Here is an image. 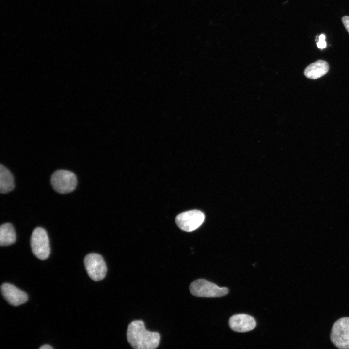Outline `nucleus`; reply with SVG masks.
<instances>
[{
    "mask_svg": "<svg viewBox=\"0 0 349 349\" xmlns=\"http://www.w3.org/2000/svg\"><path fill=\"white\" fill-rule=\"evenodd\" d=\"M328 63L322 60H318L305 69V76L310 79H316L326 74L329 71Z\"/></svg>",
    "mask_w": 349,
    "mask_h": 349,
    "instance_id": "9d476101",
    "label": "nucleus"
},
{
    "mask_svg": "<svg viewBox=\"0 0 349 349\" xmlns=\"http://www.w3.org/2000/svg\"><path fill=\"white\" fill-rule=\"evenodd\" d=\"M38 349H53L52 347L48 345H44L41 346Z\"/></svg>",
    "mask_w": 349,
    "mask_h": 349,
    "instance_id": "2eb2a0df",
    "label": "nucleus"
},
{
    "mask_svg": "<svg viewBox=\"0 0 349 349\" xmlns=\"http://www.w3.org/2000/svg\"><path fill=\"white\" fill-rule=\"evenodd\" d=\"M84 263L90 278L98 281L104 279L107 273V266L102 256L96 253H90L85 257Z\"/></svg>",
    "mask_w": 349,
    "mask_h": 349,
    "instance_id": "423d86ee",
    "label": "nucleus"
},
{
    "mask_svg": "<svg viewBox=\"0 0 349 349\" xmlns=\"http://www.w3.org/2000/svg\"><path fill=\"white\" fill-rule=\"evenodd\" d=\"M256 321L251 316L245 314L233 315L229 320L230 328L237 332H246L254 329L256 326Z\"/></svg>",
    "mask_w": 349,
    "mask_h": 349,
    "instance_id": "1a4fd4ad",
    "label": "nucleus"
},
{
    "mask_svg": "<svg viewBox=\"0 0 349 349\" xmlns=\"http://www.w3.org/2000/svg\"><path fill=\"white\" fill-rule=\"evenodd\" d=\"M16 235L14 227L10 223H6L0 227V245L6 246L14 243Z\"/></svg>",
    "mask_w": 349,
    "mask_h": 349,
    "instance_id": "f8f14e48",
    "label": "nucleus"
},
{
    "mask_svg": "<svg viewBox=\"0 0 349 349\" xmlns=\"http://www.w3.org/2000/svg\"><path fill=\"white\" fill-rule=\"evenodd\" d=\"M1 291L5 300L15 306L21 305L28 300V295L25 292L8 283L1 285Z\"/></svg>",
    "mask_w": 349,
    "mask_h": 349,
    "instance_id": "6e6552de",
    "label": "nucleus"
},
{
    "mask_svg": "<svg viewBox=\"0 0 349 349\" xmlns=\"http://www.w3.org/2000/svg\"><path fill=\"white\" fill-rule=\"evenodd\" d=\"M31 247L35 256L40 260L47 259L50 254L48 236L43 228L36 227L31 237Z\"/></svg>",
    "mask_w": 349,
    "mask_h": 349,
    "instance_id": "20e7f679",
    "label": "nucleus"
},
{
    "mask_svg": "<svg viewBox=\"0 0 349 349\" xmlns=\"http://www.w3.org/2000/svg\"><path fill=\"white\" fill-rule=\"evenodd\" d=\"M330 339L339 349H349V317L341 318L334 322Z\"/></svg>",
    "mask_w": 349,
    "mask_h": 349,
    "instance_id": "39448f33",
    "label": "nucleus"
},
{
    "mask_svg": "<svg viewBox=\"0 0 349 349\" xmlns=\"http://www.w3.org/2000/svg\"><path fill=\"white\" fill-rule=\"evenodd\" d=\"M342 21L346 29L349 33V16H344L342 18Z\"/></svg>",
    "mask_w": 349,
    "mask_h": 349,
    "instance_id": "4468645a",
    "label": "nucleus"
},
{
    "mask_svg": "<svg viewBox=\"0 0 349 349\" xmlns=\"http://www.w3.org/2000/svg\"><path fill=\"white\" fill-rule=\"evenodd\" d=\"M77 183L75 174L68 170H57L51 176V183L53 189L61 194H66L73 191L76 187Z\"/></svg>",
    "mask_w": 349,
    "mask_h": 349,
    "instance_id": "7ed1b4c3",
    "label": "nucleus"
},
{
    "mask_svg": "<svg viewBox=\"0 0 349 349\" xmlns=\"http://www.w3.org/2000/svg\"><path fill=\"white\" fill-rule=\"evenodd\" d=\"M318 41L317 42V44L318 48L320 49H324L326 47V42L325 41V36L324 34H321L318 39Z\"/></svg>",
    "mask_w": 349,
    "mask_h": 349,
    "instance_id": "ddd939ff",
    "label": "nucleus"
},
{
    "mask_svg": "<svg viewBox=\"0 0 349 349\" xmlns=\"http://www.w3.org/2000/svg\"><path fill=\"white\" fill-rule=\"evenodd\" d=\"M189 288L193 296L200 297H219L228 293L227 288L220 287L214 283L201 279L192 282Z\"/></svg>",
    "mask_w": 349,
    "mask_h": 349,
    "instance_id": "f03ea898",
    "label": "nucleus"
},
{
    "mask_svg": "<svg viewBox=\"0 0 349 349\" xmlns=\"http://www.w3.org/2000/svg\"><path fill=\"white\" fill-rule=\"evenodd\" d=\"M14 188V177L10 171L2 164L0 166V192L6 193Z\"/></svg>",
    "mask_w": 349,
    "mask_h": 349,
    "instance_id": "9b49d317",
    "label": "nucleus"
},
{
    "mask_svg": "<svg viewBox=\"0 0 349 349\" xmlns=\"http://www.w3.org/2000/svg\"><path fill=\"white\" fill-rule=\"evenodd\" d=\"M205 219L203 212L198 210H192L182 212L175 218L177 225L182 230L191 232L200 227Z\"/></svg>",
    "mask_w": 349,
    "mask_h": 349,
    "instance_id": "0eeeda50",
    "label": "nucleus"
},
{
    "mask_svg": "<svg viewBox=\"0 0 349 349\" xmlns=\"http://www.w3.org/2000/svg\"><path fill=\"white\" fill-rule=\"evenodd\" d=\"M127 338L134 349H155L160 340L159 333L147 330L142 320H134L128 325Z\"/></svg>",
    "mask_w": 349,
    "mask_h": 349,
    "instance_id": "f257e3e1",
    "label": "nucleus"
}]
</instances>
